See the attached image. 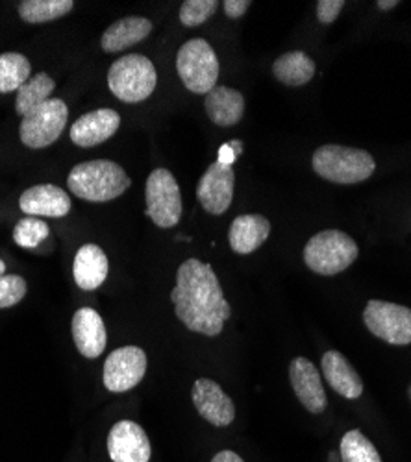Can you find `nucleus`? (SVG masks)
Masks as SVG:
<instances>
[{
  "instance_id": "f257e3e1",
  "label": "nucleus",
  "mask_w": 411,
  "mask_h": 462,
  "mask_svg": "<svg viewBox=\"0 0 411 462\" xmlns=\"http://www.w3.org/2000/svg\"><path fill=\"white\" fill-rule=\"evenodd\" d=\"M171 300L176 319L190 331L206 337L220 335L224 322L232 317L213 266L195 257L180 264Z\"/></svg>"
},
{
  "instance_id": "f03ea898",
  "label": "nucleus",
  "mask_w": 411,
  "mask_h": 462,
  "mask_svg": "<svg viewBox=\"0 0 411 462\" xmlns=\"http://www.w3.org/2000/svg\"><path fill=\"white\" fill-rule=\"evenodd\" d=\"M67 185L72 195L82 200L109 202L126 192L132 180L116 162L93 160L72 167Z\"/></svg>"
},
{
  "instance_id": "7ed1b4c3",
  "label": "nucleus",
  "mask_w": 411,
  "mask_h": 462,
  "mask_svg": "<svg viewBox=\"0 0 411 462\" xmlns=\"http://www.w3.org/2000/svg\"><path fill=\"white\" fill-rule=\"evenodd\" d=\"M313 171L326 181L352 185L361 183L375 174L377 163L369 152L341 144H324L312 158Z\"/></svg>"
},
{
  "instance_id": "20e7f679",
  "label": "nucleus",
  "mask_w": 411,
  "mask_h": 462,
  "mask_svg": "<svg viewBox=\"0 0 411 462\" xmlns=\"http://www.w3.org/2000/svg\"><path fill=\"white\" fill-rule=\"evenodd\" d=\"M358 245L345 231L324 229L304 246V263L319 276H335L358 259Z\"/></svg>"
},
{
  "instance_id": "39448f33",
  "label": "nucleus",
  "mask_w": 411,
  "mask_h": 462,
  "mask_svg": "<svg viewBox=\"0 0 411 462\" xmlns=\"http://www.w3.org/2000/svg\"><path fill=\"white\" fill-rule=\"evenodd\" d=\"M158 74L154 63L141 54H126L111 63L107 86L119 100L137 104L146 100L156 89Z\"/></svg>"
},
{
  "instance_id": "423d86ee",
  "label": "nucleus",
  "mask_w": 411,
  "mask_h": 462,
  "mask_svg": "<svg viewBox=\"0 0 411 462\" xmlns=\"http://www.w3.org/2000/svg\"><path fill=\"white\" fill-rule=\"evenodd\" d=\"M176 70L183 86L191 93L208 95L217 86L220 65L213 47L206 40H191L180 47Z\"/></svg>"
},
{
  "instance_id": "0eeeda50",
  "label": "nucleus",
  "mask_w": 411,
  "mask_h": 462,
  "mask_svg": "<svg viewBox=\"0 0 411 462\" xmlns=\"http://www.w3.org/2000/svg\"><path fill=\"white\" fill-rule=\"evenodd\" d=\"M146 215L162 227H174L182 218V195L176 178L167 169H156L151 172L145 185Z\"/></svg>"
},
{
  "instance_id": "6e6552de",
  "label": "nucleus",
  "mask_w": 411,
  "mask_h": 462,
  "mask_svg": "<svg viewBox=\"0 0 411 462\" xmlns=\"http://www.w3.org/2000/svg\"><path fill=\"white\" fill-rule=\"evenodd\" d=\"M69 119L67 104L60 98H51L43 106L30 111L23 117L19 135L24 146L40 150L60 139Z\"/></svg>"
},
{
  "instance_id": "1a4fd4ad",
  "label": "nucleus",
  "mask_w": 411,
  "mask_h": 462,
  "mask_svg": "<svg viewBox=\"0 0 411 462\" xmlns=\"http://www.w3.org/2000/svg\"><path fill=\"white\" fill-rule=\"evenodd\" d=\"M363 324L380 340L393 346L411 344V310L409 307L369 300L363 311Z\"/></svg>"
},
{
  "instance_id": "9d476101",
  "label": "nucleus",
  "mask_w": 411,
  "mask_h": 462,
  "mask_svg": "<svg viewBox=\"0 0 411 462\" xmlns=\"http://www.w3.org/2000/svg\"><path fill=\"white\" fill-rule=\"evenodd\" d=\"M146 374V354L137 346H123L111 352L104 363L102 381L109 393H126L141 383Z\"/></svg>"
},
{
  "instance_id": "9b49d317",
  "label": "nucleus",
  "mask_w": 411,
  "mask_h": 462,
  "mask_svg": "<svg viewBox=\"0 0 411 462\" xmlns=\"http://www.w3.org/2000/svg\"><path fill=\"white\" fill-rule=\"evenodd\" d=\"M236 174L232 165L211 163L197 185V199L206 213L222 215L232 206Z\"/></svg>"
},
{
  "instance_id": "f8f14e48",
  "label": "nucleus",
  "mask_w": 411,
  "mask_h": 462,
  "mask_svg": "<svg viewBox=\"0 0 411 462\" xmlns=\"http://www.w3.org/2000/svg\"><path fill=\"white\" fill-rule=\"evenodd\" d=\"M107 453L114 462H148L151 442L139 423L121 420L107 435Z\"/></svg>"
},
{
  "instance_id": "ddd939ff",
  "label": "nucleus",
  "mask_w": 411,
  "mask_h": 462,
  "mask_svg": "<svg viewBox=\"0 0 411 462\" xmlns=\"http://www.w3.org/2000/svg\"><path fill=\"white\" fill-rule=\"evenodd\" d=\"M193 403L199 414L215 428H227L236 418V407L232 398L211 379L201 377L195 381L191 391Z\"/></svg>"
},
{
  "instance_id": "4468645a",
  "label": "nucleus",
  "mask_w": 411,
  "mask_h": 462,
  "mask_svg": "<svg viewBox=\"0 0 411 462\" xmlns=\"http://www.w3.org/2000/svg\"><path fill=\"white\" fill-rule=\"evenodd\" d=\"M289 381L298 402L306 407V411L312 414L324 412L328 398L322 387L321 374L312 361L306 357H294L289 365Z\"/></svg>"
},
{
  "instance_id": "2eb2a0df",
  "label": "nucleus",
  "mask_w": 411,
  "mask_h": 462,
  "mask_svg": "<svg viewBox=\"0 0 411 462\" xmlns=\"http://www.w3.org/2000/svg\"><path fill=\"white\" fill-rule=\"evenodd\" d=\"M119 126L121 117L116 109H95L82 115V117L70 126V141L82 148H93L107 141L111 135H116Z\"/></svg>"
},
{
  "instance_id": "dca6fc26",
  "label": "nucleus",
  "mask_w": 411,
  "mask_h": 462,
  "mask_svg": "<svg viewBox=\"0 0 411 462\" xmlns=\"http://www.w3.org/2000/svg\"><path fill=\"white\" fill-rule=\"evenodd\" d=\"M70 199L67 192L52 183H42L26 189L21 199L19 208L26 217H52L61 218L70 211Z\"/></svg>"
},
{
  "instance_id": "f3484780",
  "label": "nucleus",
  "mask_w": 411,
  "mask_h": 462,
  "mask_svg": "<svg viewBox=\"0 0 411 462\" xmlns=\"http://www.w3.org/2000/svg\"><path fill=\"white\" fill-rule=\"evenodd\" d=\"M70 331L74 344L79 352L88 359H97L106 350V326L102 317L91 310V307H82L72 317Z\"/></svg>"
},
{
  "instance_id": "a211bd4d",
  "label": "nucleus",
  "mask_w": 411,
  "mask_h": 462,
  "mask_svg": "<svg viewBox=\"0 0 411 462\" xmlns=\"http://www.w3.org/2000/svg\"><path fill=\"white\" fill-rule=\"evenodd\" d=\"M321 365L332 391L347 400H358L363 394V381L343 354L330 350L322 356Z\"/></svg>"
},
{
  "instance_id": "6ab92c4d",
  "label": "nucleus",
  "mask_w": 411,
  "mask_h": 462,
  "mask_svg": "<svg viewBox=\"0 0 411 462\" xmlns=\"http://www.w3.org/2000/svg\"><path fill=\"white\" fill-rule=\"evenodd\" d=\"M269 234L271 222L264 215L248 213L236 217L229 231L230 248L239 255L252 254L269 239Z\"/></svg>"
},
{
  "instance_id": "aec40b11",
  "label": "nucleus",
  "mask_w": 411,
  "mask_h": 462,
  "mask_svg": "<svg viewBox=\"0 0 411 462\" xmlns=\"http://www.w3.org/2000/svg\"><path fill=\"white\" fill-rule=\"evenodd\" d=\"M204 109L213 125L229 128L243 119L245 98L236 89H230L227 86H215L206 95Z\"/></svg>"
},
{
  "instance_id": "412c9836",
  "label": "nucleus",
  "mask_w": 411,
  "mask_h": 462,
  "mask_svg": "<svg viewBox=\"0 0 411 462\" xmlns=\"http://www.w3.org/2000/svg\"><path fill=\"white\" fill-rule=\"evenodd\" d=\"M107 257L97 245H84L74 255L72 276L84 291L98 289L107 278Z\"/></svg>"
},
{
  "instance_id": "4be33fe9",
  "label": "nucleus",
  "mask_w": 411,
  "mask_h": 462,
  "mask_svg": "<svg viewBox=\"0 0 411 462\" xmlns=\"http://www.w3.org/2000/svg\"><path fill=\"white\" fill-rule=\"evenodd\" d=\"M151 32H153V23L148 19L125 17L116 21L102 33L100 47L106 52H121L146 40Z\"/></svg>"
},
{
  "instance_id": "5701e85b",
  "label": "nucleus",
  "mask_w": 411,
  "mask_h": 462,
  "mask_svg": "<svg viewBox=\"0 0 411 462\" xmlns=\"http://www.w3.org/2000/svg\"><path fill=\"white\" fill-rule=\"evenodd\" d=\"M273 74L284 86L301 88L306 86L315 76V61L301 51L287 52L275 61Z\"/></svg>"
},
{
  "instance_id": "b1692460",
  "label": "nucleus",
  "mask_w": 411,
  "mask_h": 462,
  "mask_svg": "<svg viewBox=\"0 0 411 462\" xmlns=\"http://www.w3.org/2000/svg\"><path fill=\"white\" fill-rule=\"evenodd\" d=\"M56 88V82L51 79L47 72H40L32 76V79L21 86L15 98V111L21 117H26L30 111L35 107L43 106L47 100H51V95Z\"/></svg>"
},
{
  "instance_id": "393cba45",
  "label": "nucleus",
  "mask_w": 411,
  "mask_h": 462,
  "mask_svg": "<svg viewBox=\"0 0 411 462\" xmlns=\"http://www.w3.org/2000/svg\"><path fill=\"white\" fill-rule=\"evenodd\" d=\"M72 8V0H23L19 17L28 24H42L70 14Z\"/></svg>"
},
{
  "instance_id": "a878e982",
  "label": "nucleus",
  "mask_w": 411,
  "mask_h": 462,
  "mask_svg": "<svg viewBox=\"0 0 411 462\" xmlns=\"http://www.w3.org/2000/svg\"><path fill=\"white\" fill-rule=\"evenodd\" d=\"M32 65L19 52L0 54V93L19 91L32 79Z\"/></svg>"
},
{
  "instance_id": "bb28decb",
  "label": "nucleus",
  "mask_w": 411,
  "mask_h": 462,
  "mask_svg": "<svg viewBox=\"0 0 411 462\" xmlns=\"http://www.w3.org/2000/svg\"><path fill=\"white\" fill-rule=\"evenodd\" d=\"M343 462H382L378 449L360 430L349 431L340 446Z\"/></svg>"
},
{
  "instance_id": "cd10ccee",
  "label": "nucleus",
  "mask_w": 411,
  "mask_h": 462,
  "mask_svg": "<svg viewBox=\"0 0 411 462\" xmlns=\"http://www.w3.org/2000/svg\"><path fill=\"white\" fill-rule=\"evenodd\" d=\"M51 234V227L43 218L24 217L14 227V241L21 248L40 246Z\"/></svg>"
},
{
  "instance_id": "c85d7f7f",
  "label": "nucleus",
  "mask_w": 411,
  "mask_h": 462,
  "mask_svg": "<svg viewBox=\"0 0 411 462\" xmlns=\"http://www.w3.org/2000/svg\"><path fill=\"white\" fill-rule=\"evenodd\" d=\"M217 0H185L180 8V21L183 26L195 28L204 24L217 12Z\"/></svg>"
},
{
  "instance_id": "c756f323",
  "label": "nucleus",
  "mask_w": 411,
  "mask_h": 462,
  "mask_svg": "<svg viewBox=\"0 0 411 462\" xmlns=\"http://www.w3.org/2000/svg\"><path fill=\"white\" fill-rule=\"evenodd\" d=\"M26 282L21 276H0V310L17 305L26 296Z\"/></svg>"
},
{
  "instance_id": "7c9ffc66",
  "label": "nucleus",
  "mask_w": 411,
  "mask_h": 462,
  "mask_svg": "<svg viewBox=\"0 0 411 462\" xmlns=\"http://www.w3.org/2000/svg\"><path fill=\"white\" fill-rule=\"evenodd\" d=\"M343 0H319L317 3V17L322 24H330L340 17L343 12Z\"/></svg>"
},
{
  "instance_id": "2f4dec72",
  "label": "nucleus",
  "mask_w": 411,
  "mask_h": 462,
  "mask_svg": "<svg viewBox=\"0 0 411 462\" xmlns=\"http://www.w3.org/2000/svg\"><path fill=\"white\" fill-rule=\"evenodd\" d=\"M250 6L252 5L248 3V0H224V3H222L224 15L230 17V19L243 17Z\"/></svg>"
},
{
  "instance_id": "473e14b6",
  "label": "nucleus",
  "mask_w": 411,
  "mask_h": 462,
  "mask_svg": "<svg viewBox=\"0 0 411 462\" xmlns=\"http://www.w3.org/2000/svg\"><path fill=\"white\" fill-rule=\"evenodd\" d=\"M238 160V153H236V150L227 143V144H222L220 148H219V163H224V165H234V162Z\"/></svg>"
},
{
  "instance_id": "72a5a7b5",
  "label": "nucleus",
  "mask_w": 411,
  "mask_h": 462,
  "mask_svg": "<svg viewBox=\"0 0 411 462\" xmlns=\"http://www.w3.org/2000/svg\"><path fill=\"white\" fill-rule=\"evenodd\" d=\"M211 462H245L238 453H234V451H219L215 457H213V460Z\"/></svg>"
},
{
  "instance_id": "f704fd0d",
  "label": "nucleus",
  "mask_w": 411,
  "mask_h": 462,
  "mask_svg": "<svg viewBox=\"0 0 411 462\" xmlns=\"http://www.w3.org/2000/svg\"><path fill=\"white\" fill-rule=\"evenodd\" d=\"M395 6H398V3H397V0H380V3H378V8H380L382 12L393 10Z\"/></svg>"
},
{
  "instance_id": "c9c22d12",
  "label": "nucleus",
  "mask_w": 411,
  "mask_h": 462,
  "mask_svg": "<svg viewBox=\"0 0 411 462\" xmlns=\"http://www.w3.org/2000/svg\"><path fill=\"white\" fill-rule=\"evenodd\" d=\"M229 144H230V146H232L234 150H236V153H238V158H239V156H241V153H243V143H241L239 139H234V141H230Z\"/></svg>"
},
{
  "instance_id": "e433bc0d",
  "label": "nucleus",
  "mask_w": 411,
  "mask_h": 462,
  "mask_svg": "<svg viewBox=\"0 0 411 462\" xmlns=\"http://www.w3.org/2000/svg\"><path fill=\"white\" fill-rule=\"evenodd\" d=\"M5 273H6V264L5 261H0V276H5Z\"/></svg>"
},
{
  "instance_id": "4c0bfd02",
  "label": "nucleus",
  "mask_w": 411,
  "mask_h": 462,
  "mask_svg": "<svg viewBox=\"0 0 411 462\" xmlns=\"http://www.w3.org/2000/svg\"><path fill=\"white\" fill-rule=\"evenodd\" d=\"M330 462H338V455L332 453V455H330Z\"/></svg>"
},
{
  "instance_id": "58836bf2",
  "label": "nucleus",
  "mask_w": 411,
  "mask_h": 462,
  "mask_svg": "<svg viewBox=\"0 0 411 462\" xmlns=\"http://www.w3.org/2000/svg\"><path fill=\"white\" fill-rule=\"evenodd\" d=\"M407 396H409V402H411V384L407 387Z\"/></svg>"
}]
</instances>
